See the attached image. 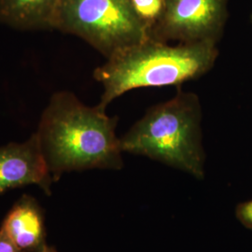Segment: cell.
<instances>
[{"instance_id":"1","label":"cell","mask_w":252,"mask_h":252,"mask_svg":"<svg viewBox=\"0 0 252 252\" xmlns=\"http://www.w3.org/2000/svg\"><path fill=\"white\" fill-rule=\"evenodd\" d=\"M117 122L118 117H109L98 106L84 105L70 92L53 94L36 134L54 181L65 172L122 169Z\"/></svg>"},{"instance_id":"2","label":"cell","mask_w":252,"mask_h":252,"mask_svg":"<svg viewBox=\"0 0 252 252\" xmlns=\"http://www.w3.org/2000/svg\"><path fill=\"white\" fill-rule=\"evenodd\" d=\"M218 54L217 44L213 43L173 46L150 37L114 54L94 70V79L104 88L97 106L106 110L128 91L180 85L198 79L213 67Z\"/></svg>"},{"instance_id":"3","label":"cell","mask_w":252,"mask_h":252,"mask_svg":"<svg viewBox=\"0 0 252 252\" xmlns=\"http://www.w3.org/2000/svg\"><path fill=\"white\" fill-rule=\"evenodd\" d=\"M201 120L198 96L179 91L172 99L150 108L120 138L121 149L123 153L147 156L203 179Z\"/></svg>"},{"instance_id":"4","label":"cell","mask_w":252,"mask_h":252,"mask_svg":"<svg viewBox=\"0 0 252 252\" xmlns=\"http://www.w3.org/2000/svg\"><path fill=\"white\" fill-rule=\"evenodd\" d=\"M52 28L81 37L107 59L150 38L130 0H59Z\"/></svg>"},{"instance_id":"5","label":"cell","mask_w":252,"mask_h":252,"mask_svg":"<svg viewBox=\"0 0 252 252\" xmlns=\"http://www.w3.org/2000/svg\"><path fill=\"white\" fill-rule=\"evenodd\" d=\"M162 16L150 30V37L168 43H213L223 34L228 0H163Z\"/></svg>"},{"instance_id":"6","label":"cell","mask_w":252,"mask_h":252,"mask_svg":"<svg viewBox=\"0 0 252 252\" xmlns=\"http://www.w3.org/2000/svg\"><path fill=\"white\" fill-rule=\"evenodd\" d=\"M53 181L36 132L23 143L0 147V194L31 184L50 194Z\"/></svg>"},{"instance_id":"7","label":"cell","mask_w":252,"mask_h":252,"mask_svg":"<svg viewBox=\"0 0 252 252\" xmlns=\"http://www.w3.org/2000/svg\"><path fill=\"white\" fill-rule=\"evenodd\" d=\"M0 231L22 252H40L47 245L42 209L30 195H23L15 203Z\"/></svg>"},{"instance_id":"8","label":"cell","mask_w":252,"mask_h":252,"mask_svg":"<svg viewBox=\"0 0 252 252\" xmlns=\"http://www.w3.org/2000/svg\"><path fill=\"white\" fill-rule=\"evenodd\" d=\"M59 0H0V23L19 30L53 29Z\"/></svg>"},{"instance_id":"9","label":"cell","mask_w":252,"mask_h":252,"mask_svg":"<svg viewBox=\"0 0 252 252\" xmlns=\"http://www.w3.org/2000/svg\"><path fill=\"white\" fill-rule=\"evenodd\" d=\"M135 14L149 29L162 16L163 0H130Z\"/></svg>"},{"instance_id":"10","label":"cell","mask_w":252,"mask_h":252,"mask_svg":"<svg viewBox=\"0 0 252 252\" xmlns=\"http://www.w3.org/2000/svg\"><path fill=\"white\" fill-rule=\"evenodd\" d=\"M235 216L246 228L252 230V199L236 207Z\"/></svg>"},{"instance_id":"11","label":"cell","mask_w":252,"mask_h":252,"mask_svg":"<svg viewBox=\"0 0 252 252\" xmlns=\"http://www.w3.org/2000/svg\"><path fill=\"white\" fill-rule=\"evenodd\" d=\"M0 252H24L10 241L6 234L0 231Z\"/></svg>"},{"instance_id":"12","label":"cell","mask_w":252,"mask_h":252,"mask_svg":"<svg viewBox=\"0 0 252 252\" xmlns=\"http://www.w3.org/2000/svg\"><path fill=\"white\" fill-rule=\"evenodd\" d=\"M57 252L55 250H54V248H52V247H49V246H47L46 245L45 247L40 251V252Z\"/></svg>"},{"instance_id":"13","label":"cell","mask_w":252,"mask_h":252,"mask_svg":"<svg viewBox=\"0 0 252 252\" xmlns=\"http://www.w3.org/2000/svg\"></svg>"}]
</instances>
